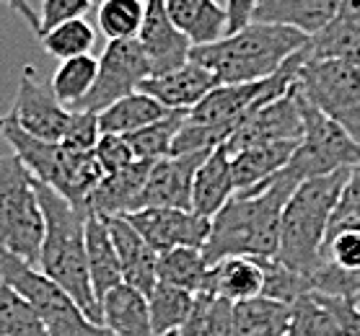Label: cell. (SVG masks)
<instances>
[{
	"label": "cell",
	"instance_id": "32",
	"mask_svg": "<svg viewBox=\"0 0 360 336\" xmlns=\"http://www.w3.org/2000/svg\"><path fill=\"white\" fill-rule=\"evenodd\" d=\"M184 119H187V112H169L158 122L148 124V127L132 132V135H124L135 158L138 161H161V158L172 156V145L179 135Z\"/></svg>",
	"mask_w": 360,
	"mask_h": 336
},
{
	"label": "cell",
	"instance_id": "38",
	"mask_svg": "<svg viewBox=\"0 0 360 336\" xmlns=\"http://www.w3.org/2000/svg\"><path fill=\"white\" fill-rule=\"evenodd\" d=\"M345 230H360V163L352 166L347 179H345L335 213L329 217L327 238L345 233Z\"/></svg>",
	"mask_w": 360,
	"mask_h": 336
},
{
	"label": "cell",
	"instance_id": "5",
	"mask_svg": "<svg viewBox=\"0 0 360 336\" xmlns=\"http://www.w3.org/2000/svg\"><path fill=\"white\" fill-rule=\"evenodd\" d=\"M0 137L13 148L16 158L34 179L55 189L70 205L86 210V199L104 176L94 150H78L65 142L34 137L21 130L11 114H0Z\"/></svg>",
	"mask_w": 360,
	"mask_h": 336
},
{
	"label": "cell",
	"instance_id": "24",
	"mask_svg": "<svg viewBox=\"0 0 360 336\" xmlns=\"http://www.w3.org/2000/svg\"><path fill=\"white\" fill-rule=\"evenodd\" d=\"M298 142H267V145H254L244 148L231 156V173H233V187L236 191L262 187L264 181L275 179L293 158Z\"/></svg>",
	"mask_w": 360,
	"mask_h": 336
},
{
	"label": "cell",
	"instance_id": "21",
	"mask_svg": "<svg viewBox=\"0 0 360 336\" xmlns=\"http://www.w3.org/2000/svg\"><path fill=\"white\" fill-rule=\"evenodd\" d=\"M233 194H236V187H233V173H231V156L221 145L210 150L205 163L197 168L189 207L200 217L213 220Z\"/></svg>",
	"mask_w": 360,
	"mask_h": 336
},
{
	"label": "cell",
	"instance_id": "25",
	"mask_svg": "<svg viewBox=\"0 0 360 336\" xmlns=\"http://www.w3.org/2000/svg\"><path fill=\"white\" fill-rule=\"evenodd\" d=\"M101 326L115 336H153L148 297L130 285H117L98 300Z\"/></svg>",
	"mask_w": 360,
	"mask_h": 336
},
{
	"label": "cell",
	"instance_id": "28",
	"mask_svg": "<svg viewBox=\"0 0 360 336\" xmlns=\"http://www.w3.org/2000/svg\"><path fill=\"white\" fill-rule=\"evenodd\" d=\"M166 114L169 112L156 99H150L143 90H135L98 114V130L101 135H132Z\"/></svg>",
	"mask_w": 360,
	"mask_h": 336
},
{
	"label": "cell",
	"instance_id": "45",
	"mask_svg": "<svg viewBox=\"0 0 360 336\" xmlns=\"http://www.w3.org/2000/svg\"><path fill=\"white\" fill-rule=\"evenodd\" d=\"M3 6H8L13 13H18V16L24 18L26 24H29V29H32L37 36H41V24H39V11L32 8V3L29 0H0Z\"/></svg>",
	"mask_w": 360,
	"mask_h": 336
},
{
	"label": "cell",
	"instance_id": "11",
	"mask_svg": "<svg viewBox=\"0 0 360 336\" xmlns=\"http://www.w3.org/2000/svg\"><path fill=\"white\" fill-rule=\"evenodd\" d=\"M24 132L49 142H63L73 127L75 109L63 107L47 83H41L32 65H26L18 78L16 101L8 112Z\"/></svg>",
	"mask_w": 360,
	"mask_h": 336
},
{
	"label": "cell",
	"instance_id": "15",
	"mask_svg": "<svg viewBox=\"0 0 360 336\" xmlns=\"http://www.w3.org/2000/svg\"><path fill=\"white\" fill-rule=\"evenodd\" d=\"M140 50L146 52V60L150 65V75L172 73L184 62H189L192 41L174 26L164 8V0H146V18L138 32Z\"/></svg>",
	"mask_w": 360,
	"mask_h": 336
},
{
	"label": "cell",
	"instance_id": "18",
	"mask_svg": "<svg viewBox=\"0 0 360 336\" xmlns=\"http://www.w3.org/2000/svg\"><path fill=\"white\" fill-rule=\"evenodd\" d=\"M156 161H135L130 168L117 173H104L96 189L86 199V213L96 217H120L130 215L138 207V197L150 168Z\"/></svg>",
	"mask_w": 360,
	"mask_h": 336
},
{
	"label": "cell",
	"instance_id": "42",
	"mask_svg": "<svg viewBox=\"0 0 360 336\" xmlns=\"http://www.w3.org/2000/svg\"><path fill=\"white\" fill-rule=\"evenodd\" d=\"M89 8H91V0H41V8H39L41 34L60 24H65V21L83 18L89 13Z\"/></svg>",
	"mask_w": 360,
	"mask_h": 336
},
{
	"label": "cell",
	"instance_id": "2",
	"mask_svg": "<svg viewBox=\"0 0 360 336\" xmlns=\"http://www.w3.org/2000/svg\"><path fill=\"white\" fill-rule=\"evenodd\" d=\"M34 189H37V199L44 217V238H41L37 269L58 287H63L81 305V311L101 326V311L91 287L89 259H86L89 213L70 205L55 189H49L37 179H34Z\"/></svg>",
	"mask_w": 360,
	"mask_h": 336
},
{
	"label": "cell",
	"instance_id": "29",
	"mask_svg": "<svg viewBox=\"0 0 360 336\" xmlns=\"http://www.w3.org/2000/svg\"><path fill=\"white\" fill-rule=\"evenodd\" d=\"M207 277L210 264L202 256V248H172L158 254V282L200 295L207 290Z\"/></svg>",
	"mask_w": 360,
	"mask_h": 336
},
{
	"label": "cell",
	"instance_id": "23",
	"mask_svg": "<svg viewBox=\"0 0 360 336\" xmlns=\"http://www.w3.org/2000/svg\"><path fill=\"white\" fill-rule=\"evenodd\" d=\"M207 295L223 297L229 303L252 300L264 293V271L257 256H231L218 264H210Z\"/></svg>",
	"mask_w": 360,
	"mask_h": 336
},
{
	"label": "cell",
	"instance_id": "37",
	"mask_svg": "<svg viewBox=\"0 0 360 336\" xmlns=\"http://www.w3.org/2000/svg\"><path fill=\"white\" fill-rule=\"evenodd\" d=\"M285 336H342L337 328L332 313L321 305V300L314 293L295 297L293 300V318L288 326Z\"/></svg>",
	"mask_w": 360,
	"mask_h": 336
},
{
	"label": "cell",
	"instance_id": "13",
	"mask_svg": "<svg viewBox=\"0 0 360 336\" xmlns=\"http://www.w3.org/2000/svg\"><path fill=\"white\" fill-rule=\"evenodd\" d=\"M124 217L156 254H166L172 248H202L210 233V220L192 210L148 207Z\"/></svg>",
	"mask_w": 360,
	"mask_h": 336
},
{
	"label": "cell",
	"instance_id": "16",
	"mask_svg": "<svg viewBox=\"0 0 360 336\" xmlns=\"http://www.w3.org/2000/svg\"><path fill=\"white\" fill-rule=\"evenodd\" d=\"M213 73L197 62H184L181 67L164 75H150L140 83V90L156 99L166 112H189L215 88Z\"/></svg>",
	"mask_w": 360,
	"mask_h": 336
},
{
	"label": "cell",
	"instance_id": "20",
	"mask_svg": "<svg viewBox=\"0 0 360 336\" xmlns=\"http://www.w3.org/2000/svg\"><path fill=\"white\" fill-rule=\"evenodd\" d=\"M342 0H257L252 21L290 26L311 39L332 21Z\"/></svg>",
	"mask_w": 360,
	"mask_h": 336
},
{
	"label": "cell",
	"instance_id": "47",
	"mask_svg": "<svg viewBox=\"0 0 360 336\" xmlns=\"http://www.w3.org/2000/svg\"><path fill=\"white\" fill-rule=\"evenodd\" d=\"M358 308H360V303H358Z\"/></svg>",
	"mask_w": 360,
	"mask_h": 336
},
{
	"label": "cell",
	"instance_id": "33",
	"mask_svg": "<svg viewBox=\"0 0 360 336\" xmlns=\"http://www.w3.org/2000/svg\"><path fill=\"white\" fill-rule=\"evenodd\" d=\"M181 331H184V336H236V331H233V303L200 293L195 297V311Z\"/></svg>",
	"mask_w": 360,
	"mask_h": 336
},
{
	"label": "cell",
	"instance_id": "34",
	"mask_svg": "<svg viewBox=\"0 0 360 336\" xmlns=\"http://www.w3.org/2000/svg\"><path fill=\"white\" fill-rule=\"evenodd\" d=\"M0 336H49L32 303L6 282H0Z\"/></svg>",
	"mask_w": 360,
	"mask_h": 336
},
{
	"label": "cell",
	"instance_id": "8",
	"mask_svg": "<svg viewBox=\"0 0 360 336\" xmlns=\"http://www.w3.org/2000/svg\"><path fill=\"white\" fill-rule=\"evenodd\" d=\"M301 96V114H303V137L295 148L290 163L280 173L301 184L306 179L329 176L342 168H352L360 163V142L352 140L347 132L329 116H324L316 107Z\"/></svg>",
	"mask_w": 360,
	"mask_h": 336
},
{
	"label": "cell",
	"instance_id": "6",
	"mask_svg": "<svg viewBox=\"0 0 360 336\" xmlns=\"http://www.w3.org/2000/svg\"><path fill=\"white\" fill-rule=\"evenodd\" d=\"M44 238V217L34 176L16 156L0 158V251L37 267Z\"/></svg>",
	"mask_w": 360,
	"mask_h": 336
},
{
	"label": "cell",
	"instance_id": "22",
	"mask_svg": "<svg viewBox=\"0 0 360 336\" xmlns=\"http://www.w3.org/2000/svg\"><path fill=\"white\" fill-rule=\"evenodd\" d=\"M164 8L192 47L213 44L229 34V16L218 0H164Z\"/></svg>",
	"mask_w": 360,
	"mask_h": 336
},
{
	"label": "cell",
	"instance_id": "10",
	"mask_svg": "<svg viewBox=\"0 0 360 336\" xmlns=\"http://www.w3.org/2000/svg\"><path fill=\"white\" fill-rule=\"evenodd\" d=\"M146 78H150V65L146 60V52L140 50L138 39L109 41L98 58L96 83L89 96L75 107V112L101 114L115 101L140 90V83Z\"/></svg>",
	"mask_w": 360,
	"mask_h": 336
},
{
	"label": "cell",
	"instance_id": "4",
	"mask_svg": "<svg viewBox=\"0 0 360 336\" xmlns=\"http://www.w3.org/2000/svg\"><path fill=\"white\" fill-rule=\"evenodd\" d=\"M347 173L350 168L319 176V179L301 181L283 207L280 246L275 259L290 271L301 274L306 282L319 269L329 217L335 213Z\"/></svg>",
	"mask_w": 360,
	"mask_h": 336
},
{
	"label": "cell",
	"instance_id": "1",
	"mask_svg": "<svg viewBox=\"0 0 360 336\" xmlns=\"http://www.w3.org/2000/svg\"><path fill=\"white\" fill-rule=\"evenodd\" d=\"M298 187L285 173L264 181L262 187L236 191L210 220V233L202 246L207 264L231 256H262L272 259L280 246L283 207Z\"/></svg>",
	"mask_w": 360,
	"mask_h": 336
},
{
	"label": "cell",
	"instance_id": "7",
	"mask_svg": "<svg viewBox=\"0 0 360 336\" xmlns=\"http://www.w3.org/2000/svg\"><path fill=\"white\" fill-rule=\"evenodd\" d=\"M0 282L11 285L18 295L32 303L49 336H115L104 326L94 323L81 311V305L37 267L6 251H0Z\"/></svg>",
	"mask_w": 360,
	"mask_h": 336
},
{
	"label": "cell",
	"instance_id": "31",
	"mask_svg": "<svg viewBox=\"0 0 360 336\" xmlns=\"http://www.w3.org/2000/svg\"><path fill=\"white\" fill-rule=\"evenodd\" d=\"M98 75V60L91 55L81 58L60 60L58 70L49 81V88L55 93V99L68 109H75L86 96L91 93Z\"/></svg>",
	"mask_w": 360,
	"mask_h": 336
},
{
	"label": "cell",
	"instance_id": "17",
	"mask_svg": "<svg viewBox=\"0 0 360 336\" xmlns=\"http://www.w3.org/2000/svg\"><path fill=\"white\" fill-rule=\"evenodd\" d=\"M104 220H107L109 236H112L115 251L120 256L124 285L135 287L148 297L150 290L158 285V254L143 241V236L132 228L124 215L104 217Z\"/></svg>",
	"mask_w": 360,
	"mask_h": 336
},
{
	"label": "cell",
	"instance_id": "36",
	"mask_svg": "<svg viewBox=\"0 0 360 336\" xmlns=\"http://www.w3.org/2000/svg\"><path fill=\"white\" fill-rule=\"evenodd\" d=\"M146 18V0H101L98 29L109 41L135 39Z\"/></svg>",
	"mask_w": 360,
	"mask_h": 336
},
{
	"label": "cell",
	"instance_id": "14",
	"mask_svg": "<svg viewBox=\"0 0 360 336\" xmlns=\"http://www.w3.org/2000/svg\"><path fill=\"white\" fill-rule=\"evenodd\" d=\"M205 153H187V156H166L153 163L146 179V187L138 197V210L148 207H174V210H192V184H195L197 168L205 163Z\"/></svg>",
	"mask_w": 360,
	"mask_h": 336
},
{
	"label": "cell",
	"instance_id": "19",
	"mask_svg": "<svg viewBox=\"0 0 360 336\" xmlns=\"http://www.w3.org/2000/svg\"><path fill=\"white\" fill-rule=\"evenodd\" d=\"M309 58L340 60L360 70V0H342L337 13L306 44Z\"/></svg>",
	"mask_w": 360,
	"mask_h": 336
},
{
	"label": "cell",
	"instance_id": "12",
	"mask_svg": "<svg viewBox=\"0 0 360 336\" xmlns=\"http://www.w3.org/2000/svg\"><path fill=\"white\" fill-rule=\"evenodd\" d=\"M303 137V114H301V96L295 83L283 93L280 99L264 104L257 109L231 140L223 145L229 156L254 145H267V142H301Z\"/></svg>",
	"mask_w": 360,
	"mask_h": 336
},
{
	"label": "cell",
	"instance_id": "27",
	"mask_svg": "<svg viewBox=\"0 0 360 336\" xmlns=\"http://www.w3.org/2000/svg\"><path fill=\"white\" fill-rule=\"evenodd\" d=\"M293 318V303L252 297L233 303V331L236 336H285Z\"/></svg>",
	"mask_w": 360,
	"mask_h": 336
},
{
	"label": "cell",
	"instance_id": "35",
	"mask_svg": "<svg viewBox=\"0 0 360 336\" xmlns=\"http://www.w3.org/2000/svg\"><path fill=\"white\" fill-rule=\"evenodd\" d=\"M39 41L47 55L58 60H70L89 55L91 47L96 44V32L86 18H75V21H65V24L44 32Z\"/></svg>",
	"mask_w": 360,
	"mask_h": 336
},
{
	"label": "cell",
	"instance_id": "30",
	"mask_svg": "<svg viewBox=\"0 0 360 336\" xmlns=\"http://www.w3.org/2000/svg\"><path fill=\"white\" fill-rule=\"evenodd\" d=\"M195 297L187 290L172 287L166 282H158L148 295V311H150V328L153 336L181 331L195 311Z\"/></svg>",
	"mask_w": 360,
	"mask_h": 336
},
{
	"label": "cell",
	"instance_id": "41",
	"mask_svg": "<svg viewBox=\"0 0 360 336\" xmlns=\"http://www.w3.org/2000/svg\"><path fill=\"white\" fill-rule=\"evenodd\" d=\"M321 259L332 262L340 269L360 271V230H345L324 241Z\"/></svg>",
	"mask_w": 360,
	"mask_h": 336
},
{
	"label": "cell",
	"instance_id": "39",
	"mask_svg": "<svg viewBox=\"0 0 360 336\" xmlns=\"http://www.w3.org/2000/svg\"><path fill=\"white\" fill-rule=\"evenodd\" d=\"M259 264H262V271H264V297H272V300H283V303H293L295 297H301L309 293V282L301 277V274H295L290 271L288 267L272 256V259H262V256H257Z\"/></svg>",
	"mask_w": 360,
	"mask_h": 336
},
{
	"label": "cell",
	"instance_id": "40",
	"mask_svg": "<svg viewBox=\"0 0 360 336\" xmlns=\"http://www.w3.org/2000/svg\"><path fill=\"white\" fill-rule=\"evenodd\" d=\"M94 156H96V163L101 168V173L124 171V168H130L138 161L124 135H101L96 148H94Z\"/></svg>",
	"mask_w": 360,
	"mask_h": 336
},
{
	"label": "cell",
	"instance_id": "43",
	"mask_svg": "<svg viewBox=\"0 0 360 336\" xmlns=\"http://www.w3.org/2000/svg\"><path fill=\"white\" fill-rule=\"evenodd\" d=\"M316 295V293H314ZM321 300V305L332 313L337 328L342 336H360V308L352 303H345V300H337V297H324L316 295Z\"/></svg>",
	"mask_w": 360,
	"mask_h": 336
},
{
	"label": "cell",
	"instance_id": "9",
	"mask_svg": "<svg viewBox=\"0 0 360 336\" xmlns=\"http://www.w3.org/2000/svg\"><path fill=\"white\" fill-rule=\"evenodd\" d=\"M295 88L324 116L360 142V70L327 58H303Z\"/></svg>",
	"mask_w": 360,
	"mask_h": 336
},
{
	"label": "cell",
	"instance_id": "44",
	"mask_svg": "<svg viewBox=\"0 0 360 336\" xmlns=\"http://www.w3.org/2000/svg\"><path fill=\"white\" fill-rule=\"evenodd\" d=\"M257 0H226V16H229V34L252 24Z\"/></svg>",
	"mask_w": 360,
	"mask_h": 336
},
{
	"label": "cell",
	"instance_id": "46",
	"mask_svg": "<svg viewBox=\"0 0 360 336\" xmlns=\"http://www.w3.org/2000/svg\"><path fill=\"white\" fill-rule=\"evenodd\" d=\"M158 336H184V331H169V334H158Z\"/></svg>",
	"mask_w": 360,
	"mask_h": 336
},
{
	"label": "cell",
	"instance_id": "3",
	"mask_svg": "<svg viewBox=\"0 0 360 336\" xmlns=\"http://www.w3.org/2000/svg\"><path fill=\"white\" fill-rule=\"evenodd\" d=\"M309 44V36L290 26L252 21L223 39L192 47L189 60L210 70L218 86L264 81Z\"/></svg>",
	"mask_w": 360,
	"mask_h": 336
},
{
	"label": "cell",
	"instance_id": "26",
	"mask_svg": "<svg viewBox=\"0 0 360 336\" xmlns=\"http://www.w3.org/2000/svg\"><path fill=\"white\" fill-rule=\"evenodd\" d=\"M86 259H89V277L96 300H101L109 290L124 282L107 220L96 215H89V222H86Z\"/></svg>",
	"mask_w": 360,
	"mask_h": 336
}]
</instances>
